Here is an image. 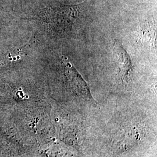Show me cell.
Returning <instances> with one entry per match:
<instances>
[{
	"label": "cell",
	"mask_w": 157,
	"mask_h": 157,
	"mask_svg": "<svg viewBox=\"0 0 157 157\" xmlns=\"http://www.w3.org/2000/svg\"><path fill=\"white\" fill-rule=\"evenodd\" d=\"M79 5L59 4L50 11L51 19L63 31H70L80 15Z\"/></svg>",
	"instance_id": "obj_1"
},
{
	"label": "cell",
	"mask_w": 157,
	"mask_h": 157,
	"mask_svg": "<svg viewBox=\"0 0 157 157\" xmlns=\"http://www.w3.org/2000/svg\"><path fill=\"white\" fill-rule=\"evenodd\" d=\"M62 63L64 67L65 78L69 86L77 94L84 98L91 99L88 85L73 63L70 62L66 56L62 57Z\"/></svg>",
	"instance_id": "obj_2"
},
{
	"label": "cell",
	"mask_w": 157,
	"mask_h": 157,
	"mask_svg": "<svg viewBox=\"0 0 157 157\" xmlns=\"http://www.w3.org/2000/svg\"><path fill=\"white\" fill-rule=\"evenodd\" d=\"M113 53L119 69V76L122 82L128 83L133 73V65L128 52L121 43L116 40L113 47Z\"/></svg>",
	"instance_id": "obj_3"
}]
</instances>
